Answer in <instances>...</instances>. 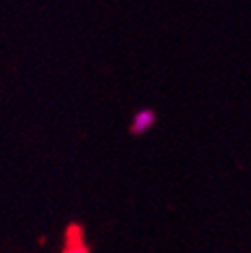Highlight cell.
<instances>
[{
    "label": "cell",
    "instance_id": "cell-1",
    "mask_svg": "<svg viewBox=\"0 0 251 253\" xmlns=\"http://www.w3.org/2000/svg\"><path fill=\"white\" fill-rule=\"evenodd\" d=\"M155 123H157V113L153 109H139L131 121V133L133 135H145L147 131H151V126Z\"/></svg>",
    "mask_w": 251,
    "mask_h": 253
},
{
    "label": "cell",
    "instance_id": "cell-2",
    "mask_svg": "<svg viewBox=\"0 0 251 253\" xmlns=\"http://www.w3.org/2000/svg\"><path fill=\"white\" fill-rule=\"evenodd\" d=\"M65 253H88V249L84 247V243L81 239H69Z\"/></svg>",
    "mask_w": 251,
    "mask_h": 253
}]
</instances>
